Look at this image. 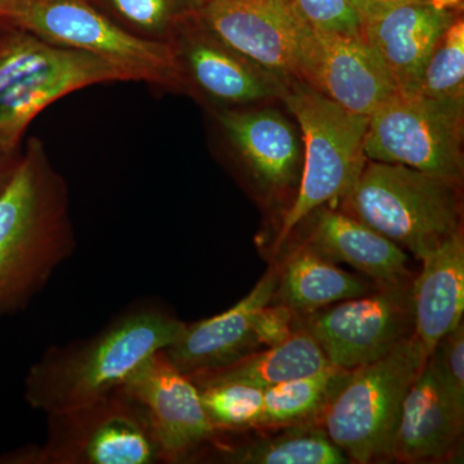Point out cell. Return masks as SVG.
Returning a JSON list of instances; mask_svg holds the SVG:
<instances>
[{"mask_svg": "<svg viewBox=\"0 0 464 464\" xmlns=\"http://www.w3.org/2000/svg\"><path fill=\"white\" fill-rule=\"evenodd\" d=\"M346 2L360 14L362 21L371 16L381 5L378 0H346Z\"/></svg>", "mask_w": 464, "mask_h": 464, "instance_id": "32", "label": "cell"}, {"mask_svg": "<svg viewBox=\"0 0 464 464\" xmlns=\"http://www.w3.org/2000/svg\"><path fill=\"white\" fill-rule=\"evenodd\" d=\"M94 2V0H91ZM115 24L148 41L168 43L199 17L201 0H97Z\"/></svg>", "mask_w": 464, "mask_h": 464, "instance_id": "25", "label": "cell"}, {"mask_svg": "<svg viewBox=\"0 0 464 464\" xmlns=\"http://www.w3.org/2000/svg\"><path fill=\"white\" fill-rule=\"evenodd\" d=\"M304 134V161L297 197L284 216L275 249L311 213L343 199L364 169L369 116L355 114L297 79L284 81L280 94Z\"/></svg>", "mask_w": 464, "mask_h": 464, "instance_id": "5", "label": "cell"}, {"mask_svg": "<svg viewBox=\"0 0 464 464\" xmlns=\"http://www.w3.org/2000/svg\"><path fill=\"white\" fill-rule=\"evenodd\" d=\"M460 185L401 164L369 161L342 212L420 259L462 227Z\"/></svg>", "mask_w": 464, "mask_h": 464, "instance_id": "3", "label": "cell"}, {"mask_svg": "<svg viewBox=\"0 0 464 464\" xmlns=\"http://www.w3.org/2000/svg\"><path fill=\"white\" fill-rule=\"evenodd\" d=\"M194 384L199 390L201 405L208 420L217 432H244L259 429L265 390L237 382Z\"/></svg>", "mask_w": 464, "mask_h": 464, "instance_id": "26", "label": "cell"}, {"mask_svg": "<svg viewBox=\"0 0 464 464\" xmlns=\"http://www.w3.org/2000/svg\"><path fill=\"white\" fill-rule=\"evenodd\" d=\"M47 415V439L0 456V464H152L160 449L145 408L123 387Z\"/></svg>", "mask_w": 464, "mask_h": 464, "instance_id": "6", "label": "cell"}, {"mask_svg": "<svg viewBox=\"0 0 464 464\" xmlns=\"http://www.w3.org/2000/svg\"><path fill=\"white\" fill-rule=\"evenodd\" d=\"M132 76L85 52L58 47L0 23V150L17 155L24 133L39 112L66 94Z\"/></svg>", "mask_w": 464, "mask_h": 464, "instance_id": "4", "label": "cell"}, {"mask_svg": "<svg viewBox=\"0 0 464 464\" xmlns=\"http://www.w3.org/2000/svg\"><path fill=\"white\" fill-rule=\"evenodd\" d=\"M273 438L239 448L218 447L219 459L240 464H343L350 459L316 422L293 424Z\"/></svg>", "mask_w": 464, "mask_h": 464, "instance_id": "23", "label": "cell"}, {"mask_svg": "<svg viewBox=\"0 0 464 464\" xmlns=\"http://www.w3.org/2000/svg\"><path fill=\"white\" fill-rule=\"evenodd\" d=\"M21 154L11 155L0 150V192L7 186L18 163Z\"/></svg>", "mask_w": 464, "mask_h": 464, "instance_id": "31", "label": "cell"}, {"mask_svg": "<svg viewBox=\"0 0 464 464\" xmlns=\"http://www.w3.org/2000/svg\"><path fill=\"white\" fill-rule=\"evenodd\" d=\"M420 261L422 271L411 282L414 335L430 356L436 344L463 322V227Z\"/></svg>", "mask_w": 464, "mask_h": 464, "instance_id": "20", "label": "cell"}, {"mask_svg": "<svg viewBox=\"0 0 464 464\" xmlns=\"http://www.w3.org/2000/svg\"><path fill=\"white\" fill-rule=\"evenodd\" d=\"M378 2H381V3H396V2H402V0H378Z\"/></svg>", "mask_w": 464, "mask_h": 464, "instance_id": "35", "label": "cell"}, {"mask_svg": "<svg viewBox=\"0 0 464 464\" xmlns=\"http://www.w3.org/2000/svg\"><path fill=\"white\" fill-rule=\"evenodd\" d=\"M218 121L262 190L282 195L301 179L295 125L274 109L222 110Z\"/></svg>", "mask_w": 464, "mask_h": 464, "instance_id": "18", "label": "cell"}, {"mask_svg": "<svg viewBox=\"0 0 464 464\" xmlns=\"http://www.w3.org/2000/svg\"><path fill=\"white\" fill-rule=\"evenodd\" d=\"M427 359L413 334L386 356L350 372L322 417L329 439L348 459H391L402 402Z\"/></svg>", "mask_w": 464, "mask_h": 464, "instance_id": "7", "label": "cell"}, {"mask_svg": "<svg viewBox=\"0 0 464 464\" xmlns=\"http://www.w3.org/2000/svg\"><path fill=\"white\" fill-rule=\"evenodd\" d=\"M331 362L301 326L292 337L276 346L262 348L221 368L188 374L194 383L237 382L267 390L283 382L319 373Z\"/></svg>", "mask_w": 464, "mask_h": 464, "instance_id": "22", "label": "cell"}, {"mask_svg": "<svg viewBox=\"0 0 464 464\" xmlns=\"http://www.w3.org/2000/svg\"><path fill=\"white\" fill-rule=\"evenodd\" d=\"M308 217L315 219L304 244L323 257L353 266L377 286L411 282L404 249L380 232L342 210L319 208Z\"/></svg>", "mask_w": 464, "mask_h": 464, "instance_id": "19", "label": "cell"}, {"mask_svg": "<svg viewBox=\"0 0 464 464\" xmlns=\"http://www.w3.org/2000/svg\"><path fill=\"white\" fill-rule=\"evenodd\" d=\"M451 396L464 405V324L448 333L427 359Z\"/></svg>", "mask_w": 464, "mask_h": 464, "instance_id": "29", "label": "cell"}, {"mask_svg": "<svg viewBox=\"0 0 464 464\" xmlns=\"http://www.w3.org/2000/svg\"><path fill=\"white\" fill-rule=\"evenodd\" d=\"M203 25L283 81L295 79L304 21L285 0H201Z\"/></svg>", "mask_w": 464, "mask_h": 464, "instance_id": "13", "label": "cell"}, {"mask_svg": "<svg viewBox=\"0 0 464 464\" xmlns=\"http://www.w3.org/2000/svg\"><path fill=\"white\" fill-rule=\"evenodd\" d=\"M23 2L24 0H0V21L5 20Z\"/></svg>", "mask_w": 464, "mask_h": 464, "instance_id": "33", "label": "cell"}, {"mask_svg": "<svg viewBox=\"0 0 464 464\" xmlns=\"http://www.w3.org/2000/svg\"><path fill=\"white\" fill-rule=\"evenodd\" d=\"M279 282V265H275L255 288L225 313L194 324L164 351L168 360L181 373L221 368L261 350L256 338L259 311L271 304Z\"/></svg>", "mask_w": 464, "mask_h": 464, "instance_id": "16", "label": "cell"}, {"mask_svg": "<svg viewBox=\"0 0 464 464\" xmlns=\"http://www.w3.org/2000/svg\"><path fill=\"white\" fill-rule=\"evenodd\" d=\"M464 100L393 94L369 115V160L401 164L462 183Z\"/></svg>", "mask_w": 464, "mask_h": 464, "instance_id": "9", "label": "cell"}, {"mask_svg": "<svg viewBox=\"0 0 464 464\" xmlns=\"http://www.w3.org/2000/svg\"><path fill=\"white\" fill-rule=\"evenodd\" d=\"M43 41L93 54L125 70L133 82L185 87L172 45L128 33L91 0H24L5 20Z\"/></svg>", "mask_w": 464, "mask_h": 464, "instance_id": "8", "label": "cell"}, {"mask_svg": "<svg viewBox=\"0 0 464 464\" xmlns=\"http://www.w3.org/2000/svg\"><path fill=\"white\" fill-rule=\"evenodd\" d=\"M169 44L185 84L191 81L210 99L244 105L282 94L283 79L228 47L199 17L183 27Z\"/></svg>", "mask_w": 464, "mask_h": 464, "instance_id": "14", "label": "cell"}, {"mask_svg": "<svg viewBox=\"0 0 464 464\" xmlns=\"http://www.w3.org/2000/svg\"><path fill=\"white\" fill-rule=\"evenodd\" d=\"M295 79L365 116L399 92L362 32H323L307 24L299 36Z\"/></svg>", "mask_w": 464, "mask_h": 464, "instance_id": "11", "label": "cell"}, {"mask_svg": "<svg viewBox=\"0 0 464 464\" xmlns=\"http://www.w3.org/2000/svg\"><path fill=\"white\" fill-rule=\"evenodd\" d=\"M185 329L186 323L157 306L130 308L91 337L48 348L27 371L24 399L45 414L90 404L118 389Z\"/></svg>", "mask_w": 464, "mask_h": 464, "instance_id": "2", "label": "cell"}, {"mask_svg": "<svg viewBox=\"0 0 464 464\" xmlns=\"http://www.w3.org/2000/svg\"><path fill=\"white\" fill-rule=\"evenodd\" d=\"M304 23L323 32H362V17L346 0H285Z\"/></svg>", "mask_w": 464, "mask_h": 464, "instance_id": "28", "label": "cell"}, {"mask_svg": "<svg viewBox=\"0 0 464 464\" xmlns=\"http://www.w3.org/2000/svg\"><path fill=\"white\" fill-rule=\"evenodd\" d=\"M373 290L362 277L342 270L304 243L279 265V282L273 301L306 316L320 308L362 297Z\"/></svg>", "mask_w": 464, "mask_h": 464, "instance_id": "21", "label": "cell"}, {"mask_svg": "<svg viewBox=\"0 0 464 464\" xmlns=\"http://www.w3.org/2000/svg\"><path fill=\"white\" fill-rule=\"evenodd\" d=\"M121 386L145 408L161 462H185L218 439L201 405L199 390L174 368L163 350L143 360Z\"/></svg>", "mask_w": 464, "mask_h": 464, "instance_id": "12", "label": "cell"}, {"mask_svg": "<svg viewBox=\"0 0 464 464\" xmlns=\"http://www.w3.org/2000/svg\"><path fill=\"white\" fill-rule=\"evenodd\" d=\"M417 93L435 100H464L463 18H456L436 43Z\"/></svg>", "mask_w": 464, "mask_h": 464, "instance_id": "27", "label": "cell"}, {"mask_svg": "<svg viewBox=\"0 0 464 464\" xmlns=\"http://www.w3.org/2000/svg\"><path fill=\"white\" fill-rule=\"evenodd\" d=\"M350 372L332 365L319 373L283 382L265 390L259 429L316 422L343 386Z\"/></svg>", "mask_w": 464, "mask_h": 464, "instance_id": "24", "label": "cell"}, {"mask_svg": "<svg viewBox=\"0 0 464 464\" xmlns=\"http://www.w3.org/2000/svg\"><path fill=\"white\" fill-rule=\"evenodd\" d=\"M75 246L65 179L32 139L0 192V319L25 310Z\"/></svg>", "mask_w": 464, "mask_h": 464, "instance_id": "1", "label": "cell"}, {"mask_svg": "<svg viewBox=\"0 0 464 464\" xmlns=\"http://www.w3.org/2000/svg\"><path fill=\"white\" fill-rule=\"evenodd\" d=\"M302 326V316L285 306L274 301L266 304L259 311L256 320V338L259 348H267L283 343L292 337Z\"/></svg>", "mask_w": 464, "mask_h": 464, "instance_id": "30", "label": "cell"}, {"mask_svg": "<svg viewBox=\"0 0 464 464\" xmlns=\"http://www.w3.org/2000/svg\"><path fill=\"white\" fill-rule=\"evenodd\" d=\"M429 2L431 3L433 7L451 11V9L462 5L463 0H429Z\"/></svg>", "mask_w": 464, "mask_h": 464, "instance_id": "34", "label": "cell"}, {"mask_svg": "<svg viewBox=\"0 0 464 464\" xmlns=\"http://www.w3.org/2000/svg\"><path fill=\"white\" fill-rule=\"evenodd\" d=\"M456 20L429 0L381 3L362 24L365 41L381 58L400 93H417L436 43Z\"/></svg>", "mask_w": 464, "mask_h": 464, "instance_id": "15", "label": "cell"}, {"mask_svg": "<svg viewBox=\"0 0 464 464\" xmlns=\"http://www.w3.org/2000/svg\"><path fill=\"white\" fill-rule=\"evenodd\" d=\"M302 326L335 368L371 364L414 334L411 282L320 308L302 316Z\"/></svg>", "mask_w": 464, "mask_h": 464, "instance_id": "10", "label": "cell"}, {"mask_svg": "<svg viewBox=\"0 0 464 464\" xmlns=\"http://www.w3.org/2000/svg\"><path fill=\"white\" fill-rule=\"evenodd\" d=\"M463 423L464 405L449 393L426 362L402 402L391 459H447L459 444Z\"/></svg>", "mask_w": 464, "mask_h": 464, "instance_id": "17", "label": "cell"}]
</instances>
